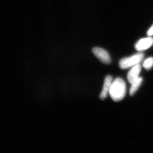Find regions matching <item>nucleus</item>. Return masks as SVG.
Here are the masks:
<instances>
[{"mask_svg":"<svg viewBox=\"0 0 153 153\" xmlns=\"http://www.w3.org/2000/svg\"><path fill=\"white\" fill-rule=\"evenodd\" d=\"M147 35L149 36H153V25L151 27L150 29L148 30Z\"/></svg>","mask_w":153,"mask_h":153,"instance_id":"9","label":"nucleus"},{"mask_svg":"<svg viewBox=\"0 0 153 153\" xmlns=\"http://www.w3.org/2000/svg\"><path fill=\"white\" fill-rule=\"evenodd\" d=\"M143 66L147 70H149L153 66V57H150L146 59L143 63Z\"/></svg>","mask_w":153,"mask_h":153,"instance_id":"8","label":"nucleus"},{"mask_svg":"<svg viewBox=\"0 0 153 153\" xmlns=\"http://www.w3.org/2000/svg\"><path fill=\"white\" fill-rule=\"evenodd\" d=\"M153 44V38L148 37L140 39L136 44L135 48L137 51H143L152 47Z\"/></svg>","mask_w":153,"mask_h":153,"instance_id":"4","label":"nucleus"},{"mask_svg":"<svg viewBox=\"0 0 153 153\" xmlns=\"http://www.w3.org/2000/svg\"><path fill=\"white\" fill-rule=\"evenodd\" d=\"M112 80V77L111 75H108L105 77L103 88L100 95V98L101 100H104L105 99L108 95V94H109L110 89L113 82Z\"/></svg>","mask_w":153,"mask_h":153,"instance_id":"6","label":"nucleus"},{"mask_svg":"<svg viewBox=\"0 0 153 153\" xmlns=\"http://www.w3.org/2000/svg\"><path fill=\"white\" fill-rule=\"evenodd\" d=\"M126 93V85L124 80L117 77L112 82L109 91L110 96L115 102L122 100Z\"/></svg>","mask_w":153,"mask_h":153,"instance_id":"1","label":"nucleus"},{"mask_svg":"<svg viewBox=\"0 0 153 153\" xmlns=\"http://www.w3.org/2000/svg\"><path fill=\"white\" fill-rule=\"evenodd\" d=\"M143 79L142 77H139L137 80L131 83L130 89V94L132 96L137 92L143 82Z\"/></svg>","mask_w":153,"mask_h":153,"instance_id":"7","label":"nucleus"},{"mask_svg":"<svg viewBox=\"0 0 153 153\" xmlns=\"http://www.w3.org/2000/svg\"><path fill=\"white\" fill-rule=\"evenodd\" d=\"M141 69V66L138 64L132 67L130 70L127 75L128 80L130 83L131 84L140 77L139 75Z\"/></svg>","mask_w":153,"mask_h":153,"instance_id":"5","label":"nucleus"},{"mask_svg":"<svg viewBox=\"0 0 153 153\" xmlns=\"http://www.w3.org/2000/svg\"><path fill=\"white\" fill-rule=\"evenodd\" d=\"M144 55L142 53L135 54L131 57H125L120 61L119 66L123 69L133 67L140 64L143 59Z\"/></svg>","mask_w":153,"mask_h":153,"instance_id":"2","label":"nucleus"},{"mask_svg":"<svg viewBox=\"0 0 153 153\" xmlns=\"http://www.w3.org/2000/svg\"><path fill=\"white\" fill-rule=\"evenodd\" d=\"M92 52L97 58L104 64H108L111 62V59L109 54L106 50L100 47H94Z\"/></svg>","mask_w":153,"mask_h":153,"instance_id":"3","label":"nucleus"}]
</instances>
